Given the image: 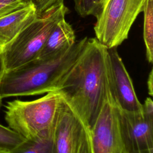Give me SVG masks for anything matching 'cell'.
Listing matches in <instances>:
<instances>
[{"label":"cell","mask_w":153,"mask_h":153,"mask_svg":"<svg viewBox=\"0 0 153 153\" xmlns=\"http://www.w3.org/2000/svg\"><path fill=\"white\" fill-rule=\"evenodd\" d=\"M108 48L87 38L75 63L56 89L91 129L103 104L107 84Z\"/></svg>","instance_id":"1"},{"label":"cell","mask_w":153,"mask_h":153,"mask_svg":"<svg viewBox=\"0 0 153 153\" xmlns=\"http://www.w3.org/2000/svg\"><path fill=\"white\" fill-rule=\"evenodd\" d=\"M87 38L76 41L70 48L53 56L36 59L5 71L0 84L1 97L39 95L56 91L78 58Z\"/></svg>","instance_id":"2"},{"label":"cell","mask_w":153,"mask_h":153,"mask_svg":"<svg viewBox=\"0 0 153 153\" xmlns=\"http://www.w3.org/2000/svg\"><path fill=\"white\" fill-rule=\"evenodd\" d=\"M61 99L56 91L47 93L35 100L16 99L5 106V119L8 127L28 141L51 137Z\"/></svg>","instance_id":"3"},{"label":"cell","mask_w":153,"mask_h":153,"mask_svg":"<svg viewBox=\"0 0 153 153\" xmlns=\"http://www.w3.org/2000/svg\"><path fill=\"white\" fill-rule=\"evenodd\" d=\"M68 8L64 2L54 5L37 17L2 51L5 71L19 68L36 59L48 36L62 19Z\"/></svg>","instance_id":"4"},{"label":"cell","mask_w":153,"mask_h":153,"mask_svg":"<svg viewBox=\"0 0 153 153\" xmlns=\"http://www.w3.org/2000/svg\"><path fill=\"white\" fill-rule=\"evenodd\" d=\"M146 0H105L96 17L94 30L97 40L107 48L117 47L127 39Z\"/></svg>","instance_id":"5"},{"label":"cell","mask_w":153,"mask_h":153,"mask_svg":"<svg viewBox=\"0 0 153 153\" xmlns=\"http://www.w3.org/2000/svg\"><path fill=\"white\" fill-rule=\"evenodd\" d=\"M51 142L54 153H94L90 127L62 96Z\"/></svg>","instance_id":"6"},{"label":"cell","mask_w":153,"mask_h":153,"mask_svg":"<svg viewBox=\"0 0 153 153\" xmlns=\"http://www.w3.org/2000/svg\"><path fill=\"white\" fill-rule=\"evenodd\" d=\"M90 130L94 153H128L121 137L117 108L111 93L108 76L103 104Z\"/></svg>","instance_id":"7"},{"label":"cell","mask_w":153,"mask_h":153,"mask_svg":"<svg viewBox=\"0 0 153 153\" xmlns=\"http://www.w3.org/2000/svg\"><path fill=\"white\" fill-rule=\"evenodd\" d=\"M107 76L109 89L116 105L129 112H142L132 80L116 47L108 48Z\"/></svg>","instance_id":"8"},{"label":"cell","mask_w":153,"mask_h":153,"mask_svg":"<svg viewBox=\"0 0 153 153\" xmlns=\"http://www.w3.org/2000/svg\"><path fill=\"white\" fill-rule=\"evenodd\" d=\"M117 115L121 137L128 153H153V123L142 112L119 108Z\"/></svg>","instance_id":"9"},{"label":"cell","mask_w":153,"mask_h":153,"mask_svg":"<svg viewBox=\"0 0 153 153\" xmlns=\"http://www.w3.org/2000/svg\"><path fill=\"white\" fill-rule=\"evenodd\" d=\"M37 16L36 7L31 2L0 17V51L2 52Z\"/></svg>","instance_id":"10"},{"label":"cell","mask_w":153,"mask_h":153,"mask_svg":"<svg viewBox=\"0 0 153 153\" xmlns=\"http://www.w3.org/2000/svg\"><path fill=\"white\" fill-rule=\"evenodd\" d=\"M75 42V35L72 26L63 19L56 25L48 36L37 59L56 54L70 48Z\"/></svg>","instance_id":"11"},{"label":"cell","mask_w":153,"mask_h":153,"mask_svg":"<svg viewBox=\"0 0 153 153\" xmlns=\"http://www.w3.org/2000/svg\"><path fill=\"white\" fill-rule=\"evenodd\" d=\"M143 36L146 48V57L149 63L153 62V0H146L143 10Z\"/></svg>","instance_id":"12"},{"label":"cell","mask_w":153,"mask_h":153,"mask_svg":"<svg viewBox=\"0 0 153 153\" xmlns=\"http://www.w3.org/2000/svg\"><path fill=\"white\" fill-rule=\"evenodd\" d=\"M27 140L9 127L0 124V153H7L19 148Z\"/></svg>","instance_id":"13"},{"label":"cell","mask_w":153,"mask_h":153,"mask_svg":"<svg viewBox=\"0 0 153 153\" xmlns=\"http://www.w3.org/2000/svg\"><path fill=\"white\" fill-rule=\"evenodd\" d=\"M7 153H54L51 137L38 141L26 140L19 148Z\"/></svg>","instance_id":"14"},{"label":"cell","mask_w":153,"mask_h":153,"mask_svg":"<svg viewBox=\"0 0 153 153\" xmlns=\"http://www.w3.org/2000/svg\"><path fill=\"white\" fill-rule=\"evenodd\" d=\"M105 0H74V8L79 16L96 17L101 11Z\"/></svg>","instance_id":"15"},{"label":"cell","mask_w":153,"mask_h":153,"mask_svg":"<svg viewBox=\"0 0 153 153\" xmlns=\"http://www.w3.org/2000/svg\"><path fill=\"white\" fill-rule=\"evenodd\" d=\"M26 4H27L24 2L23 0H0V17Z\"/></svg>","instance_id":"16"},{"label":"cell","mask_w":153,"mask_h":153,"mask_svg":"<svg viewBox=\"0 0 153 153\" xmlns=\"http://www.w3.org/2000/svg\"><path fill=\"white\" fill-rule=\"evenodd\" d=\"M142 112L149 121L153 123V102L151 97H146L142 104Z\"/></svg>","instance_id":"17"},{"label":"cell","mask_w":153,"mask_h":153,"mask_svg":"<svg viewBox=\"0 0 153 153\" xmlns=\"http://www.w3.org/2000/svg\"><path fill=\"white\" fill-rule=\"evenodd\" d=\"M61 2H63V0H41L40 2L35 6L37 14L39 15L48 8Z\"/></svg>","instance_id":"18"},{"label":"cell","mask_w":153,"mask_h":153,"mask_svg":"<svg viewBox=\"0 0 153 153\" xmlns=\"http://www.w3.org/2000/svg\"><path fill=\"white\" fill-rule=\"evenodd\" d=\"M152 84H153V71H152V69H151L149 72V74L148 75V81H147L148 94L151 96H152V95H153V94H152L153 93Z\"/></svg>","instance_id":"19"},{"label":"cell","mask_w":153,"mask_h":153,"mask_svg":"<svg viewBox=\"0 0 153 153\" xmlns=\"http://www.w3.org/2000/svg\"><path fill=\"white\" fill-rule=\"evenodd\" d=\"M5 71V66H4L3 57H2V52L0 51V84H1L2 77ZM2 99L0 96V108H1V105H2Z\"/></svg>","instance_id":"20"},{"label":"cell","mask_w":153,"mask_h":153,"mask_svg":"<svg viewBox=\"0 0 153 153\" xmlns=\"http://www.w3.org/2000/svg\"><path fill=\"white\" fill-rule=\"evenodd\" d=\"M41 0H33V3L35 4V5H37Z\"/></svg>","instance_id":"21"},{"label":"cell","mask_w":153,"mask_h":153,"mask_svg":"<svg viewBox=\"0 0 153 153\" xmlns=\"http://www.w3.org/2000/svg\"><path fill=\"white\" fill-rule=\"evenodd\" d=\"M23 1L26 4L33 2V0H23Z\"/></svg>","instance_id":"22"}]
</instances>
